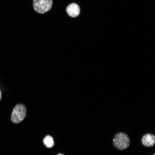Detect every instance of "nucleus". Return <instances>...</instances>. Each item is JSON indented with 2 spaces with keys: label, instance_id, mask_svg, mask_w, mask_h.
Returning a JSON list of instances; mask_svg holds the SVG:
<instances>
[{
  "label": "nucleus",
  "instance_id": "nucleus-3",
  "mask_svg": "<svg viewBox=\"0 0 155 155\" xmlns=\"http://www.w3.org/2000/svg\"><path fill=\"white\" fill-rule=\"evenodd\" d=\"M53 5L52 0H33L34 10L38 13H43L50 10Z\"/></svg>",
  "mask_w": 155,
  "mask_h": 155
},
{
  "label": "nucleus",
  "instance_id": "nucleus-8",
  "mask_svg": "<svg viewBox=\"0 0 155 155\" xmlns=\"http://www.w3.org/2000/svg\"><path fill=\"white\" fill-rule=\"evenodd\" d=\"M57 155H64V154H59Z\"/></svg>",
  "mask_w": 155,
  "mask_h": 155
},
{
  "label": "nucleus",
  "instance_id": "nucleus-4",
  "mask_svg": "<svg viewBox=\"0 0 155 155\" xmlns=\"http://www.w3.org/2000/svg\"><path fill=\"white\" fill-rule=\"evenodd\" d=\"M142 144L146 147H151L155 144V135L150 133H147L144 135L141 139Z\"/></svg>",
  "mask_w": 155,
  "mask_h": 155
},
{
  "label": "nucleus",
  "instance_id": "nucleus-9",
  "mask_svg": "<svg viewBox=\"0 0 155 155\" xmlns=\"http://www.w3.org/2000/svg\"><path fill=\"white\" fill-rule=\"evenodd\" d=\"M153 155H155V154H154Z\"/></svg>",
  "mask_w": 155,
  "mask_h": 155
},
{
  "label": "nucleus",
  "instance_id": "nucleus-2",
  "mask_svg": "<svg viewBox=\"0 0 155 155\" xmlns=\"http://www.w3.org/2000/svg\"><path fill=\"white\" fill-rule=\"evenodd\" d=\"M26 108L23 104H19L13 108L11 116V120L14 123H18L22 121L26 114Z\"/></svg>",
  "mask_w": 155,
  "mask_h": 155
},
{
  "label": "nucleus",
  "instance_id": "nucleus-5",
  "mask_svg": "<svg viewBox=\"0 0 155 155\" xmlns=\"http://www.w3.org/2000/svg\"><path fill=\"white\" fill-rule=\"evenodd\" d=\"M66 11L68 15L72 17H75L80 14V8L79 5L75 3L69 4L67 7Z\"/></svg>",
  "mask_w": 155,
  "mask_h": 155
},
{
  "label": "nucleus",
  "instance_id": "nucleus-1",
  "mask_svg": "<svg viewBox=\"0 0 155 155\" xmlns=\"http://www.w3.org/2000/svg\"><path fill=\"white\" fill-rule=\"evenodd\" d=\"M113 142L115 148L119 150H123L128 148L130 141L129 137L126 134L119 132L115 135Z\"/></svg>",
  "mask_w": 155,
  "mask_h": 155
},
{
  "label": "nucleus",
  "instance_id": "nucleus-7",
  "mask_svg": "<svg viewBox=\"0 0 155 155\" xmlns=\"http://www.w3.org/2000/svg\"><path fill=\"white\" fill-rule=\"evenodd\" d=\"M1 92L0 90V100H1Z\"/></svg>",
  "mask_w": 155,
  "mask_h": 155
},
{
  "label": "nucleus",
  "instance_id": "nucleus-6",
  "mask_svg": "<svg viewBox=\"0 0 155 155\" xmlns=\"http://www.w3.org/2000/svg\"><path fill=\"white\" fill-rule=\"evenodd\" d=\"M44 145L48 148H51L54 145V142L53 137L50 135L46 136L43 140Z\"/></svg>",
  "mask_w": 155,
  "mask_h": 155
}]
</instances>
